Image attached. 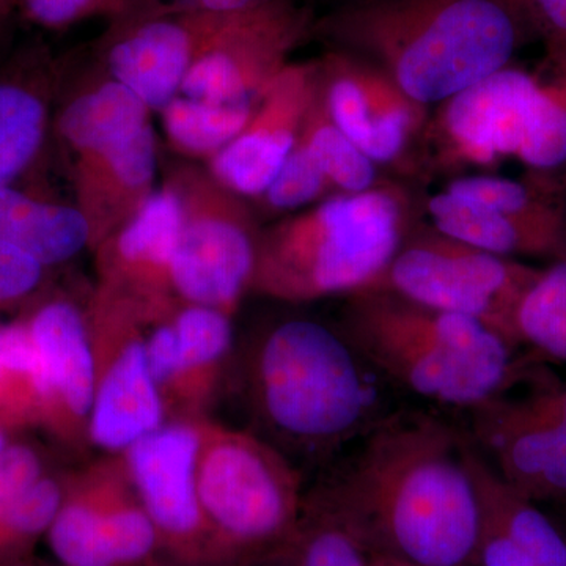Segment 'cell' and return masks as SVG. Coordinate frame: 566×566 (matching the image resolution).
<instances>
[{
  "mask_svg": "<svg viewBox=\"0 0 566 566\" xmlns=\"http://www.w3.org/2000/svg\"><path fill=\"white\" fill-rule=\"evenodd\" d=\"M469 436L431 415H390L315 491L374 557L476 566L485 520L468 464Z\"/></svg>",
  "mask_w": 566,
  "mask_h": 566,
  "instance_id": "obj_1",
  "label": "cell"
},
{
  "mask_svg": "<svg viewBox=\"0 0 566 566\" xmlns=\"http://www.w3.org/2000/svg\"><path fill=\"white\" fill-rule=\"evenodd\" d=\"M234 382L253 433L294 460L324 461L390 412L376 375L340 327L294 316L234 352Z\"/></svg>",
  "mask_w": 566,
  "mask_h": 566,
  "instance_id": "obj_2",
  "label": "cell"
},
{
  "mask_svg": "<svg viewBox=\"0 0 566 566\" xmlns=\"http://www.w3.org/2000/svg\"><path fill=\"white\" fill-rule=\"evenodd\" d=\"M524 11L523 0H344L318 31L428 107L509 66Z\"/></svg>",
  "mask_w": 566,
  "mask_h": 566,
  "instance_id": "obj_3",
  "label": "cell"
},
{
  "mask_svg": "<svg viewBox=\"0 0 566 566\" xmlns=\"http://www.w3.org/2000/svg\"><path fill=\"white\" fill-rule=\"evenodd\" d=\"M348 297L338 327L365 363L387 385L436 405L471 411L505 395L534 359L468 316L381 290Z\"/></svg>",
  "mask_w": 566,
  "mask_h": 566,
  "instance_id": "obj_4",
  "label": "cell"
},
{
  "mask_svg": "<svg viewBox=\"0 0 566 566\" xmlns=\"http://www.w3.org/2000/svg\"><path fill=\"white\" fill-rule=\"evenodd\" d=\"M409 199L400 188L337 193L259 238L251 289L311 303L375 289L409 237Z\"/></svg>",
  "mask_w": 566,
  "mask_h": 566,
  "instance_id": "obj_5",
  "label": "cell"
},
{
  "mask_svg": "<svg viewBox=\"0 0 566 566\" xmlns=\"http://www.w3.org/2000/svg\"><path fill=\"white\" fill-rule=\"evenodd\" d=\"M197 493L216 566H263L303 513V476L252 430L202 417Z\"/></svg>",
  "mask_w": 566,
  "mask_h": 566,
  "instance_id": "obj_6",
  "label": "cell"
},
{
  "mask_svg": "<svg viewBox=\"0 0 566 566\" xmlns=\"http://www.w3.org/2000/svg\"><path fill=\"white\" fill-rule=\"evenodd\" d=\"M423 137L450 167L491 169L515 158L532 169H556L566 163V74L545 84L505 66L441 103Z\"/></svg>",
  "mask_w": 566,
  "mask_h": 566,
  "instance_id": "obj_7",
  "label": "cell"
},
{
  "mask_svg": "<svg viewBox=\"0 0 566 566\" xmlns=\"http://www.w3.org/2000/svg\"><path fill=\"white\" fill-rule=\"evenodd\" d=\"M538 274V268L480 251L431 227L409 233L371 290L468 316L517 346L516 311Z\"/></svg>",
  "mask_w": 566,
  "mask_h": 566,
  "instance_id": "obj_8",
  "label": "cell"
},
{
  "mask_svg": "<svg viewBox=\"0 0 566 566\" xmlns=\"http://www.w3.org/2000/svg\"><path fill=\"white\" fill-rule=\"evenodd\" d=\"M46 536L61 566H166L155 526L118 455L66 480Z\"/></svg>",
  "mask_w": 566,
  "mask_h": 566,
  "instance_id": "obj_9",
  "label": "cell"
},
{
  "mask_svg": "<svg viewBox=\"0 0 566 566\" xmlns=\"http://www.w3.org/2000/svg\"><path fill=\"white\" fill-rule=\"evenodd\" d=\"M145 319L139 305L107 292L88 322L96 367L88 444L107 455H120L167 422L142 333Z\"/></svg>",
  "mask_w": 566,
  "mask_h": 566,
  "instance_id": "obj_10",
  "label": "cell"
},
{
  "mask_svg": "<svg viewBox=\"0 0 566 566\" xmlns=\"http://www.w3.org/2000/svg\"><path fill=\"white\" fill-rule=\"evenodd\" d=\"M200 419L167 420L118 455L166 566H216L197 493Z\"/></svg>",
  "mask_w": 566,
  "mask_h": 566,
  "instance_id": "obj_11",
  "label": "cell"
},
{
  "mask_svg": "<svg viewBox=\"0 0 566 566\" xmlns=\"http://www.w3.org/2000/svg\"><path fill=\"white\" fill-rule=\"evenodd\" d=\"M318 85L331 120L378 167L403 161L423 137L428 107L356 55L331 52L318 65Z\"/></svg>",
  "mask_w": 566,
  "mask_h": 566,
  "instance_id": "obj_12",
  "label": "cell"
},
{
  "mask_svg": "<svg viewBox=\"0 0 566 566\" xmlns=\"http://www.w3.org/2000/svg\"><path fill=\"white\" fill-rule=\"evenodd\" d=\"M318 88V65H285L243 132L216 155V177L233 191L262 196L296 147Z\"/></svg>",
  "mask_w": 566,
  "mask_h": 566,
  "instance_id": "obj_13",
  "label": "cell"
},
{
  "mask_svg": "<svg viewBox=\"0 0 566 566\" xmlns=\"http://www.w3.org/2000/svg\"><path fill=\"white\" fill-rule=\"evenodd\" d=\"M469 412L472 442L505 483L536 504H566L565 433L505 395Z\"/></svg>",
  "mask_w": 566,
  "mask_h": 566,
  "instance_id": "obj_14",
  "label": "cell"
},
{
  "mask_svg": "<svg viewBox=\"0 0 566 566\" xmlns=\"http://www.w3.org/2000/svg\"><path fill=\"white\" fill-rule=\"evenodd\" d=\"M227 17L185 11L181 17L134 20L107 46L114 81L153 109H164L180 91L189 66Z\"/></svg>",
  "mask_w": 566,
  "mask_h": 566,
  "instance_id": "obj_15",
  "label": "cell"
},
{
  "mask_svg": "<svg viewBox=\"0 0 566 566\" xmlns=\"http://www.w3.org/2000/svg\"><path fill=\"white\" fill-rule=\"evenodd\" d=\"M46 378V424L70 446L88 444L95 397L91 323L73 303L41 304L28 322Z\"/></svg>",
  "mask_w": 566,
  "mask_h": 566,
  "instance_id": "obj_16",
  "label": "cell"
},
{
  "mask_svg": "<svg viewBox=\"0 0 566 566\" xmlns=\"http://www.w3.org/2000/svg\"><path fill=\"white\" fill-rule=\"evenodd\" d=\"M256 248L259 238L241 219L203 216L186 221L170 263V286L188 304L232 316L252 286Z\"/></svg>",
  "mask_w": 566,
  "mask_h": 566,
  "instance_id": "obj_17",
  "label": "cell"
},
{
  "mask_svg": "<svg viewBox=\"0 0 566 566\" xmlns=\"http://www.w3.org/2000/svg\"><path fill=\"white\" fill-rule=\"evenodd\" d=\"M185 222L177 193L161 191L144 200L107 255L111 292L133 301L148 316L167 308L170 263Z\"/></svg>",
  "mask_w": 566,
  "mask_h": 566,
  "instance_id": "obj_18",
  "label": "cell"
},
{
  "mask_svg": "<svg viewBox=\"0 0 566 566\" xmlns=\"http://www.w3.org/2000/svg\"><path fill=\"white\" fill-rule=\"evenodd\" d=\"M177 374L166 400L167 420L200 419L216 400L233 368L234 344L230 315L188 304L175 312Z\"/></svg>",
  "mask_w": 566,
  "mask_h": 566,
  "instance_id": "obj_19",
  "label": "cell"
},
{
  "mask_svg": "<svg viewBox=\"0 0 566 566\" xmlns=\"http://www.w3.org/2000/svg\"><path fill=\"white\" fill-rule=\"evenodd\" d=\"M427 214L436 232L494 253L517 256H553L566 260L564 223L528 221L493 210L442 189L428 197Z\"/></svg>",
  "mask_w": 566,
  "mask_h": 566,
  "instance_id": "obj_20",
  "label": "cell"
},
{
  "mask_svg": "<svg viewBox=\"0 0 566 566\" xmlns=\"http://www.w3.org/2000/svg\"><path fill=\"white\" fill-rule=\"evenodd\" d=\"M465 453L485 526L504 536L539 566H566V532L543 512L539 504L502 480L493 464L476 449L471 436Z\"/></svg>",
  "mask_w": 566,
  "mask_h": 566,
  "instance_id": "obj_21",
  "label": "cell"
},
{
  "mask_svg": "<svg viewBox=\"0 0 566 566\" xmlns=\"http://www.w3.org/2000/svg\"><path fill=\"white\" fill-rule=\"evenodd\" d=\"M91 238V222L76 208L41 202L10 186L0 189V240L44 268L69 262Z\"/></svg>",
  "mask_w": 566,
  "mask_h": 566,
  "instance_id": "obj_22",
  "label": "cell"
},
{
  "mask_svg": "<svg viewBox=\"0 0 566 566\" xmlns=\"http://www.w3.org/2000/svg\"><path fill=\"white\" fill-rule=\"evenodd\" d=\"M147 111L136 93L112 81L69 104L59 126L71 147L92 158L147 126Z\"/></svg>",
  "mask_w": 566,
  "mask_h": 566,
  "instance_id": "obj_23",
  "label": "cell"
},
{
  "mask_svg": "<svg viewBox=\"0 0 566 566\" xmlns=\"http://www.w3.org/2000/svg\"><path fill=\"white\" fill-rule=\"evenodd\" d=\"M263 566H375L374 554L318 491L305 493L300 523Z\"/></svg>",
  "mask_w": 566,
  "mask_h": 566,
  "instance_id": "obj_24",
  "label": "cell"
},
{
  "mask_svg": "<svg viewBox=\"0 0 566 566\" xmlns=\"http://www.w3.org/2000/svg\"><path fill=\"white\" fill-rule=\"evenodd\" d=\"M46 378L28 322L0 324V427L46 423Z\"/></svg>",
  "mask_w": 566,
  "mask_h": 566,
  "instance_id": "obj_25",
  "label": "cell"
},
{
  "mask_svg": "<svg viewBox=\"0 0 566 566\" xmlns=\"http://www.w3.org/2000/svg\"><path fill=\"white\" fill-rule=\"evenodd\" d=\"M517 346L535 360L566 363V260L539 270L515 316Z\"/></svg>",
  "mask_w": 566,
  "mask_h": 566,
  "instance_id": "obj_26",
  "label": "cell"
},
{
  "mask_svg": "<svg viewBox=\"0 0 566 566\" xmlns=\"http://www.w3.org/2000/svg\"><path fill=\"white\" fill-rule=\"evenodd\" d=\"M300 139L311 148L331 186L340 193L364 192L381 185L378 166L334 125L324 111L319 85Z\"/></svg>",
  "mask_w": 566,
  "mask_h": 566,
  "instance_id": "obj_27",
  "label": "cell"
},
{
  "mask_svg": "<svg viewBox=\"0 0 566 566\" xmlns=\"http://www.w3.org/2000/svg\"><path fill=\"white\" fill-rule=\"evenodd\" d=\"M46 128V106L20 82H0V189L35 158Z\"/></svg>",
  "mask_w": 566,
  "mask_h": 566,
  "instance_id": "obj_28",
  "label": "cell"
},
{
  "mask_svg": "<svg viewBox=\"0 0 566 566\" xmlns=\"http://www.w3.org/2000/svg\"><path fill=\"white\" fill-rule=\"evenodd\" d=\"M255 109L174 98L163 109L164 125L175 144L185 150L219 151L243 132Z\"/></svg>",
  "mask_w": 566,
  "mask_h": 566,
  "instance_id": "obj_29",
  "label": "cell"
},
{
  "mask_svg": "<svg viewBox=\"0 0 566 566\" xmlns=\"http://www.w3.org/2000/svg\"><path fill=\"white\" fill-rule=\"evenodd\" d=\"M444 189L515 218L528 221H560L556 212L549 210L542 200L535 199L527 186L510 178L497 175H464L453 178Z\"/></svg>",
  "mask_w": 566,
  "mask_h": 566,
  "instance_id": "obj_30",
  "label": "cell"
},
{
  "mask_svg": "<svg viewBox=\"0 0 566 566\" xmlns=\"http://www.w3.org/2000/svg\"><path fill=\"white\" fill-rule=\"evenodd\" d=\"M329 188L333 186L314 153L300 139L264 196L275 210H296L318 200Z\"/></svg>",
  "mask_w": 566,
  "mask_h": 566,
  "instance_id": "obj_31",
  "label": "cell"
},
{
  "mask_svg": "<svg viewBox=\"0 0 566 566\" xmlns=\"http://www.w3.org/2000/svg\"><path fill=\"white\" fill-rule=\"evenodd\" d=\"M92 158H102L104 172L111 174L123 189L142 191L155 174V136L151 126H144L129 139Z\"/></svg>",
  "mask_w": 566,
  "mask_h": 566,
  "instance_id": "obj_32",
  "label": "cell"
},
{
  "mask_svg": "<svg viewBox=\"0 0 566 566\" xmlns=\"http://www.w3.org/2000/svg\"><path fill=\"white\" fill-rule=\"evenodd\" d=\"M43 275V264L0 240V307L31 296L39 289Z\"/></svg>",
  "mask_w": 566,
  "mask_h": 566,
  "instance_id": "obj_33",
  "label": "cell"
},
{
  "mask_svg": "<svg viewBox=\"0 0 566 566\" xmlns=\"http://www.w3.org/2000/svg\"><path fill=\"white\" fill-rule=\"evenodd\" d=\"M43 475V463L32 447L9 444L0 453V515Z\"/></svg>",
  "mask_w": 566,
  "mask_h": 566,
  "instance_id": "obj_34",
  "label": "cell"
},
{
  "mask_svg": "<svg viewBox=\"0 0 566 566\" xmlns=\"http://www.w3.org/2000/svg\"><path fill=\"white\" fill-rule=\"evenodd\" d=\"M29 20L44 28L59 29L95 11L126 9V0H18Z\"/></svg>",
  "mask_w": 566,
  "mask_h": 566,
  "instance_id": "obj_35",
  "label": "cell"
},
{
  "mask_svg": "<svg viewBox=\"0 0 566 566\" xmlns=\"http://www.w3.org/2000/svg\"><path fill=\"white\" fill-rule=\"evenodd\" d=\"M520 400L532 415L566 434V385H545Z\"/></svg>",
  "mask_w": 566,
  "mask_h": 566,
  "instance_id": "obj_36",
  "label": "cell"
},
{
  "mask_svg": "<svg viewBox=\"0 0 566 566\" xmlns=\"http://www.w3.org/2000/svg\"><path fill=\"white\" fill-rule=\"evenodd\" d=\"M549 33L557 54L566 62V0H523Z\"/></svg>",
  "mask_w": 566,
  "mask_h": 566,
  "instance_id": "obj_37",
  "label": "cell"
},
{
  "mask_svg": "<svg viewBox=\"0 0 566 566\" xmlns=\"http://www.w3.org/2000/svg\"><path fill=\"white\" fill-rule=\"evenodd\" d=\"M476 566H539L521 553L512 543L506 542L504 536L495 534L490 527L485 526L482 546H480Z\"/></svg>",
  "mask_w": 566,
  "mask_h": 566,
  "instance_id": "obj_38",
  "label": "cell"
},
{
  "mask_svg": "<svg viewBox=\"0 0 566 566\" xmlns=\"http://www.w3.org/2000/svg\"><path fill=\"white\" fill-rule=\"evenodd\" d=\"M14 7H18V0H0V17L6 20Z\"/></svg>",
  "mask_w": 566,
  "mask_h": 566,
  "instance_id": "obj_39",
  "label": "cell"
},
{
  "mask_svg": "<svg viewBox=\"0 0 566 566\" xmlns=\"http://www.w3.org/2000/svg\"><path fill=\"white\" fill-rule=\"evenodd\" d=\"M0 566H33L28 558H0Z\"/></svg>",
  "mask_w": 566,
  "mask_h": 566,
  "instance_id": "obj_40",
  "label": "cell"
},
{
  "mask_svg": "<svg viewBox=\"0 0 566 566\" xmlns=\"http://www.w3.org/2000/svg\"><path fill=\"white\" fill-rule=\"evenodd\" d=\"M375 566H412V565L400 564V562L389 560V558L375 557Z\"/></svg>",
  "mask_w": 566,
  "mask_h": 566,
  "instance_id": "obj_41",
  "label": "cell"
},
{
  "mask_svg": "<svg viewBox=\"0 0 566 566\" xmlns=\"http://www.w3.org/2000/svg\"><path fill=\"white\" fill-rule=\"evenodd\" d=\"M7 446H9V441H7L6 431H3V428L0 427V453L7 449Z\"/></svg>",
  "mask_w": 566,
  "mask_h": 566,
  "instance_id": "obj_42",
  "label": "cell"
},
{
  "mask_svg": "<svg viewBox=\"0 0 566 566\" xmlns=\"http://www.w3.org/2000/svg\"><path fill=\"white\" fill-rule=\"evenodd\" d=\"M2 21H3V18L0 17V28H2Z\"/></svg>",
  "mask_w": 566,
  "mask_h": 566,
  "instance_id": "obj_43",
  "label": "cell"
},
{
  "mask_svg": "<svg viewBox=\"0 0 566 566\" xmlns=\"http://www.w3.org/2000/svg\"><path fill=\"white\" fill-rule=\"evenodd\" d=\"M57 566H61V565H57Z\"/></svg>",
  "mask_w": 566,
  "mask_h": 566,
  "instance_id": "obj_44",
  "label": "cell"
}]
</instances>
